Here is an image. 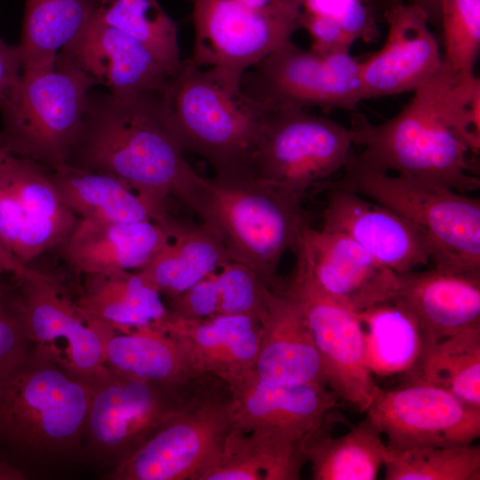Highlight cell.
I'll use <instances>...</instances> for the list:
<instances>
[{
    "instance_id": "cell-34",
    "label": "cell",
    "mask_w": 480,
    "mask_h": 480,
    "mask_svg": "<svg viewBox=\"0 0 480 480\" xmlns=\"http://www.w3.org/2000/svg\"><path fill=\"white\" fill-rule=\"evenodd\" d=\"M410 375L480 408V324L423 345Z\"/></svg>"
},
{
    "instance_id": "cell-1",
    "label": "cell",
    "mask_w": 480,
    "mask_h": 480,
    "mask_svg": "<svg viewBox=\"0 0 480 480\" xmlns=\"http://www.w3.org/2000/svg\"><path fill=\"white\" fill-rule=\"evenodd\" d=\"M378 124L354 111L348 127L359 164L422 180L463 194L480 187V80L446 67Z\"/></svg>"
},
{
    "instance_id": "cell-35",
    "label": "cell",
    "mask_w": 480,
    "mask_h": 480,
    "mask_svg": "<svg viewBox=\"0 0 480 480\" xmlns=\"http://www.w3.org/2000/svg\"><path fill=\"white\" fill-rule=\"evenodd\" d=\"M92 16L141 42L168 68L177 71V28L156 0H92Z\"/></svg>"
},
{
    "instance_id": "cell-5",
    "label": "cell",
    "mask_w": 480,
    "mask_h": 480,
    "mask_svg": "<svg viewBox=\"0 0 480 480\" xmlns=\"http://www.w3.org/2000/svg\"><path fill=\"white\" fill-rule=\"evenodd\" d=\"M166 121L182 150L204 157L214 177H252L263 108L182 60L161 93Z\"/></svg>"
},
{
    "instance_id": "cell-2",
    "label": "cell",
    "mask_w": 480,
    "mask_h": 480,
    "mask_svg": "<svg viewBox=\"0 0 480 480\" xmlns=\"http://www.w3.org/2000/svg\"><path fill=\"white\" fill-rule=\"evenodd\" d=\"M183 152L166 121L161 93L119 98L92 91L67 164L112 174L157 200L176 197L197 213L205 178Z\"/></svg>"
},
{
    "instance_id": "cell-43",
    "label": "cell",
    "mask_w": 480,
    "mask_h": 480,
    "mask_svg": "<svg viewBox=\"0 0 480 480\" xmlns=\"http://www.w3.org/2000/svg\"><path fill=\"white\" fill-rule=\"evenodd\" d=\"M29 266L23 264L12 252L0 232V276L19 277L27 272Z\"/></svg>"
},
{
    "instance_id": "cell-23",
    "label": "cell",
    "mask_w": 480,
    "mask_h": 480,
    "mask_svg": "<svg viewBox=\"0 0 480 480\" xmlns=\"http://www.w3.org/2000/svg\"><path fill=\"white\" fill-rule=\"evenodd\" d=\"M168 216L162 221L137 222L78 219L57 249L80 276L138 271L169 243Z\"/></svg>"
},
{
    "instance_id": "cell-26",
    "label": "cell",
    "mask_w": 480,
    "mask_h": 480,
    "mask_svg": "<svg viewBox=\"0 0 480 480\" xmlns=\"http://www.w3.org/2000/svg\"><path fill=\"white\" fill-rule=\"evenodd\" d=\"M51 174L63 202L78 219L137 222L162 221L168 216L167 202L141 194L112 174L68 164Z\"/></svg>"
},
{
    "instance_id": "cell-39",
    "label": "cell",
    "mask_w": 480,
    "mask_h": 480,
    "mask_svg": "<svg viewBox=\"0 0 480 480\" xmlns=\"http://www.w3.org/2000/svg\"><path fill=\"white\" fill-rule=\"evenodd\" d=\"M19 308L13 276H0V380L24 364L34 351Z\"/></svg>"
},
{
    "instance_id": "cell-44",
    "label": "cell",
    "mask_w": 480,
    "mask_h": 480,
    "mask_svg": "<svg viewBox=\"0 0 480 480\" xmlns=\"http://www.w3.org/2000/svg\"><path fill=\"white\" fill-rule=\"evenodd\" d=\"M27 474L23 468L7 460L0 459V480H24Z\"/></svg>"
},
{
    "instance_id": "cell-45",
    "label": "cell",
    "mask_w": 480,
    "mask_h": 480,
    "mask_svg": "<svg viewBox=\"0 0 480 480\" xmlns=\"http://www.w3.org/2000/svg\"><path fill=\"white\" fill-rule=\"evenodd\" d=\"M7 153L0 148V159L3 158Z\"/></svg>"
},
{
    "instance_id": "cell-10",
    "label": "cell",
    "mask_w": 480,
    "mask_h": 480,
    "mask_svg": "<svg viewBox=\"0 0 480 480\" xmlns=\"http://www.w3.org/2000/svg\"><path fill=\"white\" fill-rule=\"evenodd\" d=\"M262 108L253 178L303 198L343 170L354 150L348 127L305 108Z\"/></svg>"
},
{
    "instance_id": "cell-13",
    "label": "cell",
    "mask_w": 480,
    "mask_h": 480,
    "mask_svg": "<svg viewBox=\"0 0 480 480\" xmlns=\"http://www.w3.org/2000/svg\"><path fill=\"white\" fill-rule=\"evenodd\" d=\"M284 291L300 305L317 350L328 388L339 399L366 412L380 394L366 364L364 330L358 313L316 284L304 259Z\"/></svg>"
},
{
    "instance_id": "cell-29",
    "label": "cell",
    "mask_w": 480,
    "mask_h": 480,
    "mask_svg": "<svg viewBox=\"0 0 480 480\" xmlns=\"http://www.w3.org/2000/svg\"><path fill=\"white\" fill-rule=\"evenodd\" d=\"M102 339L105 365L120 376L164 386L184 385L205 376L194 372L179 344L157 326L127 332L108 329Z\"/></svg>"
},
{
    "instance_id": "cell-22",
    "label": "cell",
    "mask_w": 480,
    "mask_h": 480,
    "mask_svg": "<svg viewBox=\"0 0 480 480\" xmlns=\"http://www.w3.org/2000/svg\"><path fill=\"white\" fill-rule=\"evenodd\" d=\"M156 326L179 344L197 374L213 376L231 387L254 371L260 336L257 316L186 319L169 313Z\"/></svg>"
},
{
    "instance_id": "cell-24",
    "label": "cell",
    "mask_w": 480,
    "mask_h": 480,
    "mask_svg": "<svg viewBox=\"0 0 480 480\" xmlns=\"http://www.w3.org/2000/svg\"><path fill=\"white\" fill-rule=\"evenodd\" d=\"M390 302L412 316L423 345L436 342L480 324V275L434 266L427 270L397 273Z\"/></svg>"
},
{
    "instance_id": "cell-4",
    "label": "cell",
    "mask_w": 480,
    "mask_h": 480,
    "mask_svg": "<svg viewBox=\"0 0 480 480\" xmlns=\"http://www.w3.org/2000/svg\"><path fill=\"white\" fill-rule=\"evenodd\" d=\"M302 198L253 177L205 178L197 215L219 236L231 260L251 268L275 292L278 268L308 226Z\"/></svg>"
},
{
    "instance_id": "cell-16",
    "label": "cell",
    "mask_w": 480,
    "mask_h": 480,
    "mask_svg": "<svg viewBox=\"0 0 480 480\" xmlns=\"http://www.w3.org/2000/svg\"><path fill=\"white\" fill-rule=\"evenodd\" d=\"M13 278L21 318L34 347L46 348L56 357V344L61 341V364L70 372L92 383L107 373L100 327L83 317L60 284L30 266Z\"/></svg>"
},
{
    "instance_id": "cell-15",
    "label": "cell",
    "mask_w": 480,
    "mask_h": 480,
    "mask_svg": "<svg viewBox=\"0 0 480 480\" xmlns=\"http://www.w3.org/2000/svg\"><path fill=\"white\" fill-rule=\"evenodd\" d=\"M77 220L51 171L9 154L0 159V232L23 264L57 248Z\"/></svg>"
},
{
    "instance_id": "cell-38",
    "label": "cell",
    "mask_w": 480,
    "mask_h": 480,
    "mask_svg": "<svg viewBox=\"0 0 480 480\" xmlns=\"http://www.w3.org/2000/svg\"><path fill=\"white\" fill-rule=\"evenodd\" d=\"M212 276L217 316L251 315L260 319L271 289L251 268L228 260Z\"/></svg>"
},
{
    "instance_id": "cell-20",
    "label": "cell",
    "mask_w": 480,
    "mask_h": 480,
    "mask_svg": "<svg viewBox=\"0 0 480 480\" xmlns=\"http://www.w3.org/2000/svg\"><path fill=\"white\" fill-rule=\"evenodd\" d=\"M383 17L388 27L384 45L359 62L363 100L413 92L443 66L438 42L422 10L398 3Z\"/></svg>"
},
{
    "instance_id": "cell-36",
    "label": "cell",
    "mask_w": 480,
    "mask_h": 480,
    "mask_svg": "<svg viewBox=\"0 0 480 480\" xmlns=\"http://www.w3.org/2000/svg\"><path fill=\"white\" fill-rule=\"evenodd\" d=\"M383 467L387 480H479L478 445L389 450Z\"/></svg>"
},
{
    "instance_id": "cell-32",
    "label": "cell",
    "mask_w": 480,
    "mask_h": 480,
    "mask_svg": "<svg viewBox=\"0 0 480 480\" xmlns=\"http://www.w3.org/2000/svg\"><path fill=\"white\" fill-rule=\"evenodd\" d=\"M92 0H25L16 48L23 69L55 66L60 52L88 24Z\"/></svg>"
},
{
    "instance_id": "cell-8",
    "label": "cell",
    "mask_w": 480,
    "mask_h": 480,
    "mask_svg": "<svg viewBox=\"0 0 480 480\" xmlns=\"http://www.w3.org/2000/svg\"><path fill=\"white\" fill-rule=\"evenodd\" d=\"M231 393L216 380L105 475L109 480H205L234 427Z\"/></svg>"
},
{
    "instance_id": "cell-12",
    "label": "cell",
    "mask_w": 480,
    "mask_h": 480,
    "mask_svg": "<svg viewBox=\"0 0 480 480\" xmlns=\"http://www.w3.org/2000/svg\"><path fill=\"white\" fill-rule=\"evenodd\" d=\"M192 17L195 41L187 60L239 93L244 74L292 40L301 15L261 13L240 0H195Z\"/></svg>"
},
{
    "instance_id": "cell-21",
    "label": "cell",
    "mask_w": 480,
    "mask_h": 480,
    "mask_svg": "<svg viewBox=\"0 0 480 480\" xmlns=\"http://www.w3.org/2000/svg\"><path fill=\"white\" fill-rule=\"evenodd\" d=\"M293 252L304 259L321 290L356 312L393 297L397 273L344 234L308 225Z\"/></svg>"
},
{
    "instance_id": "cell-37",
    "label": "cell",
    "mask_w": 480,
    "mask_h": 480,
    "mask_svg": "<svg viewBox=\"0 0 480 480\" xmlns=\"http://www.w3.org/2000/svg\"><path fill=\"white\" fill-rule=\"evenodd\" d=\"M443 63L453 71L474 75L480 49V0H442Z\"/></svg>"
},
{
    "instance_id": "cell-19",
    "label": "cell",
    "mask_w": 480,
    "mask_h": 480,
    "mask_svg": "<svg viewBox=\"0 0 480 480\" xmlns=\"http://www.w3.org/2000/svg\"><path fill=\"white\" fill-rule=\"evenodd\" d=\"M228 388L236 427L244 432L268 431L302 449L339 400L325 385L278 384L261 379L254 371Z\"/></svg>"
},
{
    "instance_id": "cell-41",
    "label": "cell",
    "mask_w": 480,
    "mask_h": 480,
    "mask_svg": "<svg viewBox=\"0 0 480 480\" xmlns=\"http://www.w3.org/2000/svg\"><path fill=\"white\" fill-rule=\"evenodd\" d=\"M22 69L16 45H9L0 37V102L11 92Z\"/></svg>"
},
{
    "instance_id": "cell-9",
    "label": "cell",
    "mask_w": 480,
    "mask_h": 480,
    "mask_svg": "<svg viewBox=\"0 0 480 480\" xmlns=\"http://www.w3.org/2000/svg\"><path fill=\"white\" fill-rule=\"evenodd\" d=\"M216 380L205 375L188 384L164 386L108 370L92 383L82 455L111 468Z\"/></svg>"
},
{
    "instance_id": "cell-30",
    "label": "cell",
    "mask_w": 480,
    "mask_h": 480,
    "mask_svg": "<svg viewBox=\"0 0 480 480\" xmlns=\"http://www.w3.org/2000/svg\"><path fill=\"white\" fill-rule=\"evenodd\" d=\"M327 420L308 438L304 455L315 480H373L389 455L381 433L366 418L348 433L332 437Z\"/></svg>"
},
{
    "instance_id": "cell-28",
    "label": "cell",
    "mask_w": 480,
    "mask_h": 480,
    "mask_svg": "<svg viewBox=\"0 0 480 480\" xmlns=\"http://www.w3.org/2000/svg\"><path fill=\"white\" fill-rule=\"evenodd\" d=\"M76 305L83 317L116 332L158 325L169 311L139 271L84 276Z\"/></svg>"
},
{
    "instance_id": "cell-31",
    "label": "cell",
    "mask_w": 480,
    "mask_h": 480,
    "mask_svg": "<svg viewBox=\"0 0 480 480\" xmlns=\"http://www.w3.org/2000/svg\"><path fill=\"white\" fill-rule=\"evenodd\" d=\"M305 461L299 444L268 431L244 432L234 425L205 480H297Z\"/></svg>"
},
{
    "instance_id": "cell-6",
    "label": "cell",
    "mask_w": 480,
    "mask_h": 480,
    "mask_svg": "<svg viewBox=\"0 0 480 480\" xmlns=\"http://www.w3.org/2000/svg\"><path fill=\"white\" fill-rule=\"evenodd\" d=\"M351 155L340 177L325 180L315 188L349 190L391 209L428 237L435 251L434 267L480 275L479 198L363 166Z\"/></svg>"
},
{
    "instance_id": "cell-7",
    "label": "cell",
    "mask_w": 480,
    "mask_h": 480,
    "mask_svg": "<svg viewBox=\"0 0 480 480\" xmlns=\"http://www.w3.org/2000/svg\"><path fill=\"white\" fill-rule=\"evenodd\" d=\"M94 81L57 59L46 69H22L0 102V148L53 171L67 164L80 135Z\"/></svg>"
},
{
    "instance_id": "cell-18",
    "label": "cell",
    "mask_w": 480,
    "mask_h": 480,
    "mask_svg": "<svg viewBox=\"0 0 480 480\" xmlns=\"http://www.w3.org/2000/svg\"><path fill=\"white\" fill-rule=\"evenodd\" d=\"M326 192L321 228L349 236L396 273L433 262L435 251L428 237L404 217L349 190Z\"/></svg>"
},
{
    "instance_id": "cell-11",
    "label": "cell",
    "mask_w": 480,
    "mask_h": 480,
    "mask_svg": "<svg viewBox=\"0 0 480 480\" xmlns=\"http://www.w3.org/2000/svg\"><path fill=\"white\" fill-rule=\"evenodd\" d=\"M359 62L350 50L320 53L291 40L244 74L240 92L263 108L356 111L363 100Z\"/></svg>"
},
{
    "instance_id": "cell-14",
    "label": "cell",
    "mask_w": 480,
    "mask_h": 480,
    "mask_svg": "<svg viewBox=\"0 0 480 480\" xmlns=\"http://www.w3.org/2000/svg\"><path fill=\"white\" fill-rule=\"evenodd\" d=\"M365 412L392 451L471 444L480 436V408L416 379L381 389Z\"/></svg>"
},
{
    "instance_id": "cell-40",
    "label": "cell",
    "mask_w": 480,
    "mask_h": 480,
    "mask_svg": "<svg viewBox=\"0 0 480 480\" xmlns=\"http://www.w3.org/2000/svg\"><path fill=\"white\" fill-rule=\"evenodd\" d=\"M300 28L310 36V49L320 53L350 50L355 42L329 13L301 9Z\"/></svg>"
},
{
    "instance_id": "cell-33",
    "label": "cell",
    "mask_w": 480,
    "mask_h": 480,
    "mask_svg": "<svg viewBox=\"0 0 480 480\" xmlns=\"http://www.w3.org/2000/svg\"><path fill=\"white\" fill-rule=\"evenodd\" d=\"M358 313L364 337L365 359L372 374L411 373L421 355L423 339L412 316L395 302Z\"/></svg>"
},
{
    "instance_id": "cell-25",
    "label": "cell",
    "mask_w": 480,
    "mask_h": 480,
    "mask_svg": "<svg viewBox=\"0 0 480 480\" xmlns=\"http://www.w3.org/2000/svg\"><path fill=\"white\" fill-rule=\"evenodd\" d=\"M260 321L254 366L259 377L284 385L327 386L302 310L292 297L284 291L269 290Z\"/></svg>"
},
{
    "instance_id": "cell-42",
    "label": "cell",
    "mask_w": 480,
    "mask_h": 480,
    "mask_svg": "<svg viewBox=\"0 0 480 480\" xmlns=\"http://www.w3.org/2000/svg\"><path fill=\"white\" fill-rule=\"evenodd\" d=\"M377 13L383 14L394 4L404 3L419 7L427 15L429 24L440 29L442 0H367Z\"/></svg>"
},
{
    "instance_id": "cell-17",
    "label": "cell",
    "mask_w": 480,
    "mask_h": 480,
    "mask_svg": "<svg viewBox=\"0 0 480 480\" xmlns=\"http://www.w3.org/2000/svg\"><path fill=\"white\" fill-rule=\"evenodd\" d=\"M57 59L70 63L119 98L162 93L176 72L141 42L92 15Z\"/></svg>"
},
{
    "instance_id": "cell-27",
    "label": "cell",
    "mask_w": 480,
    "mask_h": 480,
    "mask_svg": "<svg viewBox=\"0 0 480 480\" xmlns=\"http://www.w3.org/2000/svg\"><path fill=\"white\" fill-rule=\"evenodd\" d=\"M169 243L140 270L165 300L173 298L231 260L217 233L207 224L184 223L168 216Z\"/></svg>"
},
{
    "instance_id": "cell-3",
    "label": "cell",
    "mask_w": 480,
    "mask_h": 480,
    "mask_svg": "<svg viewBox=\"0 0 480 480\" xmlns=\"http://www.w3.org/2000/svg\"><path fill=\"white\" fill-rule=\"evenodd\" d=\"M92 392V382L35 347L24 364L0 380V459L19 465L24 459L82 455Z\"/></svg>"
}]
</instances>
